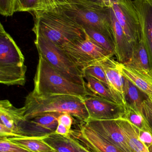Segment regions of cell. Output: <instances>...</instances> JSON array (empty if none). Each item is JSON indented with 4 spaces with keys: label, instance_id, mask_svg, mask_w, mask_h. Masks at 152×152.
Masks as SVG:
<instances>
[{
    "label": "cell",
    "instance_id": "6da1fadb",
    "mask_svg": "<svg viewBox=\"0 0 152 152\" xmlns=\"http://www.w3.org/2000/svg\"><path fill=\"white\" fill-rule=\"evenodd\" d=\"M34 14L32 30L35 36L44 37L59 48L85 37L84 28L60 7L35 12Z\"/></svg>",
    "mask_w": 152,
    "mask_h": 152
},
{
    "label": "cell",
    "instance_id": "7a4b0ae2",
    "mask_svg": "<svg viewBox=\"0 0 152 152\" xmlns=\"http://www.w3.org/2000/svg\"><path fill=\"white\" fill-rule=\"evenodd\" d=\"M82 97L69 95L37 96L29 93L23 107L24 119L28 120L48 113H67L81 121L86 122L89 114Z\"/></svg>",
    "mask_w": 152,
    "mask_h": 152
},
{
    "label": "cell",
    "instance_id": "3957f363",
    "mask_svg": "<svg viewBox=\"0 0 152 152\" xmlns=\"http://www.w3.org/2000/svg\"><path fill=\"white\" fill-rule=\"evenodd\" d=\"M34 89L30 93L37 96L69 95L84 97L93 95L86 87L67 79L38 54Z\"/></svg>",
    "mask_w": 152,
    "mask_h": 152
},
{
    "label": "cell",
    "instance_id": "277c9868",
    "mask_svg": "<svg viewBox=\"0 0 152 152\" xmlns=\"http://www.w3.org/2000/svg\"><path fill=\"white\" fill-rule=\"evenodd\" d=\"M25 57L12 37L0 25V83L7 86H23L27 67Z\"/></svg>",
    "mask_w": 152,
    "mask_h": 152
},
{
    "label": "cell",
    "instance_id": "5b68a950",
    "mask_svg": "<svg viewBox=\"0 0 152 152\" xmlns=\"http://www.w3.org/2000/svg\"><path fill=\"white\" fill-rule=\"evenodd\" d=\"M68 4L60 7L83 28H93L101 32L114 44L109 7L83 0H68Z\"/></svg>",
    "mask_w": 152,
    "mask_h": 152
},
{
    "label": "cell",
    "instance_id": "8992f818",
    "mask_svg": "<svg viewBox=\"0 0 152 152\" xmlns=\"http://www.w3.org/2000/svg\"><path fill=\"white\" fill-rule=\"evenodd\" d=\"M35 37V44L38 54L65 77L86 87L83 73L61 48L42 37Z\"/></svg>",
    "mask_w": 152,
    "mask_h": 152
},
{
    "label": "cell",
    "instance_id": "52a82bcc",
    "mask_svg": "<svg viewBox=\"0 0 152 152\" xmlns=\"http://www.w3.org/2000/svg\"><path fill=\"white\" fill-rule=\"evenodd\" d=\"M61 49L82 73L87 67L114 57L94 42L87 34L84 39L70 43Z\"/></svg>",
    "mask_w": 152,
    "mask_h": 152
},
{
    "label": "cell",
    "instance_id": "ba28073f",
    "mask_svg": "<svg viewBox=\"0 0 152 152\" xmlns=\"http://www.w3.org/2000/svg\"><path fill=\"white\" fill-rule=\"evenodd\" d=\"M111 7L128 41L135 47L141 39L139 18L132 0H111Z\"/></svg>",
    "mask_w": 152,
    "mask_h": 152
},
{
    "label": "cell",
    "instance_id": "9c48e42d",
    "mask_svg": "<svg viewBox=\"0 0 152 152\" xmlns=\"http://www.w3.org/2000/svg\"><path fill=\"white\" fill-rule=\"evenodd\" d=\"M82 99L89 114L88 121L117 119L123 118L126 112V106L123 104L99 96H87Z\"/></svg>",
    "mask_w": 152,
    "mask_h": 152
},
{
    "label": "cell",
    "instance_id": "30bf717a",
    "mask_svg": "<svg viewBox=\"0 0 152 152\" xmlns=\"http://www.w3.org/2000/svg\"><path fill=\"white\" fill-rule=\"evenodd\" d=\"M79 129L70 131V135L91 152H125L104 138L86 122L81 121Z\"/></svg>",
    "mask_w": 152,
    "mask_h": 152
},
{
    "label": "cell",
    "instance_id": "8fae6325",
    "mask_svg": "<svg viewBox=\"0 0 152 152\" xmlns=\"http://www.w3.org/2000/svg\"><path fill=\"white\" fill-rule=\"evenodd\" d=\"M62 113H48L28 120L19 126V133L23 136H43L54 133L58 125V118Z\"/></svg>",
    "mask_w": 152,
    "mask_h": 152
},
{
    "label": "cell",
    "instance_id": "7c38bea8",
    "mask_svg": "<svg viewBox=\"0 0 152 152\" xmlns=\"http://www.w3.org/2000/svg\"><path fill=\"white\" fill-rule=\"evenodd\" d=\"M86 122L104 138L124 152H133L116 119L89 120Z\"/></svg>",
    "mask_w": 152,
    "mask_h": 152
},
{
    "label": "cell",
    "instance_id": "4fadbf2b",
    "mask_svg": "<svg viewBox=\"0 0 152 152\" xmlns=\"http://www.w3.org/2000/svg\"><path fill=\"white\" fill-rule=\"evenodd\" d=\"M143 41L152 69V0H134Z\"/></svg>",
    "mask_w": 152,
    "mask_h": 152
},
{
    "label": "cell",
    "instance_id": "5bb4252c",
    "mask_svg": "<svg viewBox=\"0 0 152 152\" xmlns=\"http://www.w3.org/2000/svg\"><path fill=\"white\" fill-rule=\"evenodd\" d=\"M112 29L117 61L125 64L132 58L134 47L128 41L121 25L118 21L111 7H109Z\"/></svg>",
    "mask_w": 152,
    "mask_h": 152
},
{
    "label": "cell",
    "instance_id": "9a60e30c",
    "mask_svg": "<svg viewBox=\"0 0 152 152\" xmlns=\"http://www.w3.org/2000/svg\"><path fill=\"white\" fill-rule=\"evenodd\" d=\"M113 58H109L100 61L99 64L103 69L110 88L120 102L126 106L124 89V76L120 69V62Z\"/></svg>",
    "mask_w": 152,
    "mask_h": 152
},
{
    "label": "cell",
    "instance_id": "2e32d148",
    "mask_svg": "<svg viewBox=\"0 0 152 152\" xmlns=\"http://www.w3.org/2000/svg\"><path fill=\"white\" fill-rule=\"evenodd\" d=\"M24 113L23 107L16 108L8 100H1L0 102L1 123L14 133L19 135H21L19 133L20 124L25 120Z\"/></svg>",
    "mask_w": 152,
    "mask_h": 152
},
{
    "label": "cell",
    "instance_id": "e0dca14e",
    "mask_svg": "<svg viewBox=\"0 0 152 152\" xmlns=\"http://www.w3.org/2000/svg\"><path fill=\"white\" fill-rule=\"evenodd\" d=\"M124 65L134 69L152 81V69L148 53L142 39L134 47L133 55L130 60Z\"/></svg>",
    "mask_w": 152,
    "mask_h": 152
},
{
    "label": "cell",
    "instance_id": "ac0fdd59",
    "mask_svg": "<svg viewBox=\"0 0 152 152\" xmlns=\"http://www.w3.org/2000/svg\"><path fill=\"white\" fill-rule=\"evenodd\" d=\"M116 120L133 152H150L148 147L139 139L138 129L137 127L124 118Z\"/></svg>",
    "mask_w": 152,
    "mask_h": 152
},
{
    "label": "cell",
    "instance_id": "d6986e66",
    "mask_svg": "<svg viewBox=\"0 0 152 152\" xmlns=\"http://www.w3.org/2000/svg\"><path fill=\"white\" fill-rule=\"evenodd\" d=\"M120 72L123 76L132 82L142 92L152 100V81L133 69L120 63Z\"/></svg>",
    "mask_w": 152,
    "mask_h": 152
},
{
    "label": "cell",
    "instance_id": "ffe728a7",
    "mask_svg": "<svg viewBox=\"0 0 152 152\" xmlns=\"http://www.w3.org/2000/svg\"><path fill=\"white\" fill-rule=\"evenodd\" d=\"M48 135L7 138L10 141L32 152H55L51 147L43 141Z\"/></svg>",
    "mask_w": 152,
    "mask_h": 152
},
{
    "label": "cell",
    "instance_id": "44dd1931",
    "mask_svg": "<svg viewBox=\"0 0 152 152\" xmlns=\"http://www.w3.org/2000/svg\"><path fill=\"white\" fill-rule=\"evenodd\" d=\"M125 99L126 106L135 110L142 112V103L147 97H143L142 91L124 76Z\"/></svg>",
    "mask_w": 152,
    "mask_h": 152
},
{
    "label": "cell",
    "instance_id": "7402d4cb",
    "mask_svg": "<svg viewBox=\"0 0 152 152\" xmlns=\"http://www.w3.org/2000/svg\"><path fill=\"white\" fill-rule=\"evenodd\" d=\"M84 78L87 88L94 96L115 102L121 103L106 85L91 76L85 75Z\"/></svg>",
    "mask_w": 152,
    "mask_h": 152
},
{
    "label": "cell",
    "instance_id": "603a6c76",
    "mask_svg": "<svg viewBox=\"0 0 152 152\" xmlns=\"http://www.w3.org/2000/svg\"><path fill=\"white\" fill-rule=\"evenodd\" d=\"M43 141L55 152H78L68 137L53 133L50 134Z\"/></svg>",
    "mask_w": 152,
    "mask_h": 152
},
{
    "label": "cell",
    "instance_id": "cb8c5ba5",
    "mask_svg": "<svg viewBox=\"0 0 152 152\" xmlns=\"http://www.w3.org/2000/svg\"><path fill=\"white\" fill-rule=\"evenodd\" d=\"M86 34L97 45L106 51L115 56V46L114 44L104 34L101 32L89 28H84Z\"/></svg>",
    "mask_w": 152,
    "mask_h": 152
},
{
    "label": "cell",
    "instance_id": "d4e9b609",
    "mask_svg": "<svg viewBox=\"0 0 152 152\" xmlns=\"http://www.w3.org/2000/svg\"><path fill=\"white\" fill-rule=\"evenodd\" d=\"M123 118L128 120L140 130L152 131L142 112L135 110L129 106H126Z\"/></svg>",
    "mask_w": 152,
    "mask_h": 152
},
{
    "label": "cell",
    "instance_id": "484cf974",
    "mask_svg": "<svg viewBox=\"0 0 152 152\" xmlns=\"http://www.w3.org/2000/svg\"><path fill=\"white\" fill-rule=\"evenodd\" d=\"M14 9L15 12L42 11L40 0H15Z\"/></svg>",
    "mask_w": 152,
    "mask_h": 152
},
{
    "label": "cell",
    "instance_id": "4316f807",
    "mask_svg": "<svg viewBox=\"0 0 152 152\" xmlns=\"http://www.w3.org/2000/svg\"><path fill=\"white\" fill-rule=\"evenodd\" d=\"M83 73L84 77L87 75L93 77L106 85L110 89L105 72L99 63L87 67L84 69Z\"/></svg>",
    "mask_w": 152,
    "mask_h": 152
},
{
    "label": "cell",
    "instance_id": "83f0119b",
    "mask_svg": "<svg viewBox=\"0 0 152 152\" xmlns=\"http://www.w3.org/2000/svg\"><path fill=\"white\" fill-rule=\"evenodd\" d=\"M0 152H32L9 140L7 137H1Z\"/></svg>",
    "mask_w": 152,
    "mask_h": 152
},
{
    "label": "cell",
    "instance_id": "f1b7e54d",
    "mask_svg": "<svg viewBox=\"0 0 152 152\" xmlns=\"http://www.w3.org/2000/svg\"><path fill=\"white\" fill-rule=\"evenodd\" d=\"M142 112L152 129V100L147 97L143 101Z\"/></svg>",
    "mask_w": 152,
    "mask_h": 152
},
{
    "label": "cell",
    "instance_id": "f546056e",
    "mask_svg": "<svg viewBox=\"0 0 152 152\" xmlns=\"http://www.w3.org/2000/svg\"><path fill=\"white\" fill-rule=\"evenodd\" d=\"M42 11L56 9L69 3L68 0H40Z\"/></svg>",
    "mask_w": 152,
    "mask_h": 152
},
{
    "label": "cell",
    "instance_id": "4dcf8cb0",
    "mask_svg": "<svg viewBox=\"0 0 152 152\" xmlns=\"http://www.w3.org/2000/svg\"><path fill=\"white\" fill-rule=\"evenodd\" d=\"M138 136L140 140L149 148L152 145V131L142 130L138 129Z\"/></svg>",
    "mask_w": 152,
    "mask_h": 152
},
{
    "label": "cell",
    "instance_id": "1f68e13d",
    "mask_svg": "<svg viewBox=\"0 0 152 152\" xmlns=\"http://www.w3.org/2000/svg\"><path fill=\"white\" fill-rule=\"evenodd\" d=\"M72 116L71 114L67 113H61L58 117V123L62 124L69 130H71V126L73 123Z\"/></svg>",
    "mask_w": 152,
    "mask_h": 152
},
{
    "label": "cell",
    "instance_id": "d6a6232c",
    "mask_svg": "<svg viewBox=\"0 0 152 152\" xmlns=\"http://www.w3.org/2000/svg\"><path fill=\"white\" fill-rule=\"evenodd\" d=\"M0 136L1 137H24L23 136L14 133L10 129L5 126L2 123L0 122Z\"/></svg>",
    "mask_w": 152,
    "mask_h": 152
},
{
    "label": "cell",
    "instance_id": "836d02e7",
    "mask_svg": "<svg viewBox=\"0 0 152 152\" xmlns=\"http://www.w3.org/2000/svg\"><path fill=\"white\" fill-rule=\"evenodd\" d=\"M70 131L65 126L61 123H58L54 133L65 137H68L70 136Z\"/></svg>",
    "mask_w": 152,
    "mask_h": 152
},
{
    "label": "cell",
    "instance_id": "e575fe53",
    "mask_svg": "<svg viewBox=\"0 0 152 152\" xmlns=\"http://www.w3.org/2000/svg\"><path fill=\"white\" fill-rule=\"evenodd\" d=\"M70 140V142L73 144L76 149L78 152H90L89 150L83 145L80 142L77 140L74 137H72L71 136H70L68 137Z\"/></svg>",
    "mask_w": 152,
    "mask_h": 152
},
{
    "label": "cell",
    "instance_id": "d590c367",
    "mask_svg": "<svg viewBox=\"0 0 152 152\" xmlns=\"http://www.w3.org/2000/svg\"><path fill=\"white\" fill-rule=\"evenodd\" d=\"M104 5L106 7H111V0H101Z\"/></svg>",
    "mask_w": 152,
    "mask_h": 152
},
{
    "label": "cell",
    "instance_id": "8d00e7d4",
    "mask_svg": "<svg viewBox=\"0 0 152 152\" xmlns=\"http://www.w3.org/2000/svg\"><path fill=\"white\" fill-rule=\"evenodd\" d=\"M83 1H92L94 2L97 3L101 4H103L104 6V5L102 2L101 0H83Z\"/></svg>",
    "mask_w": 152,
    "mask_h": 152
},
{
    "label": "cell",
    "instance_id": "74e56055",
    "mask_svg": "<svg viewBox=\"0 0 152 152\" xmlns=\"http://www.w3.org/2000/svg\"><path fill=\"white\" fill-rule=\"evenodd\" d=\"M148 149H149V152H152V145L148 148Z\"/></svg>",
    "mask_w": 152,
    "mask_h": 152
},
{
    "label": "cell",
    "instance_id": "f35d334b",
    "mask_svg": "<svg viewBox=\"0 0 152 152\" xmlns=\"http://www.w3.org/2000/svg\"><path fill=\"white\" fill-rule=\"evenodd\" d=\"M13 1H14V4H15V0H13Z\"/></svg>",
    "mask_w": 152,
    "mask_h": 152
},
{
    "label": "cell",
    "instance_id": "ab89813d",
    "mask_svg": "<svg viewBox=\"0 0 152 152\" xmlns=\"http://www.w3.org/2000/svg\"></svg>",
    "mask_w": 152,
    "mask_h": 152
}]
</instances>
